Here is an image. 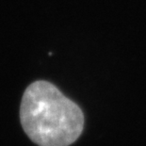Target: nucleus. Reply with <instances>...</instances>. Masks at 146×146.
<instances>
[{"label": "nucleus", "instance_id": "obj_1", "mask_svg": "<svg viewBox=\"0 0 146 146\" xmlns=\"http://www.w3.org/2000/svg\"><path fill=\"white\" fill-rule=\"evenodd\" d=\"M20 121L25 133L39 146H69L84 127L81 108L45 80L33 82L26 89Z\"/></svg>", "mask_w": 146, "mask_h": 146}]
</instances>
